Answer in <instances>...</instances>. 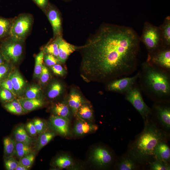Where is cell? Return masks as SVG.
<instances>
[{
	"label": "cell",
	"instance_id": "1",
	"mask_svg": "<svg viewBox=\"0 0 170 170\" xmlns=\"http://www.w3.org/2000/svg\"><path fill=\"white\" fill-rule=\"evenodd\" d=\"M140 42V37L130 27L103 24L79 47L83 77L104 82L131 74L137 68Z\"/></svg>",
	"mask_w": 170,
	"mask_h": 170
},
{
	"label": "cell",
	"instance_id": "2",
	"mask_svg": "<svg viewBox=\"0 0 170 170\" xmlns=\"http://www.w3.org/2000/svg\"><path fill=\"white\" fill-rule=\"evenodd\" d=\"M142 132L139 135L131 145L129 154L130 157L139 163L144 162L153 155V151L160 142L165 141L167 135L148 118Z\"/></svg>",
	"mask_w": 170,
	"mask_h": 170
},
{
	"label": "cell",
	"instance_id": "3",
	"mask_svg": "<svg viewBox=\"0 0 170 170\" xmlns=\"http://www.w3.org/2000/svg\"><path fill=\"white\" fill-rule=\"evenodd\" d=\"M143 83L148 93L158 98L168 96L170 81L166 73L147 61L143 63Z\"/></svg>",
	"mask_w": 170,
	"mask_h": 170
},
{
	"label": "cell",
	"instance_id": "4",
	"mask_svg": "<svg viewBox=\"0 0 170 170\" xmlns=\"http://www.w3.org/2000/svg\"><path fill=\"white\" fill-rule=\"evenodd\" d=\"M141 42L145 46L148 54L155 52L163 45L159 26L146 21L144 22L142 35L140 37Z\"/></svg>",
	"mask_w": 170,
	"mask_h": 170
},
{
	"label": "cell",
	"instance_id": "5",
	"mask_svg": "<svg viewBox=\"0 0 170 170\" xmlns=\"http://www.w3.org/2000/svg\"><path fill=\"white\" fill-rule=\"evenodd\" d=\"M24 42L9 37L2 42L0 51L6 62L16 63L19 61L23 53Z\"/></svg>",
	"mask_w": 170,
	"mask_h": 170
},
{
	"label": "cell",
	"instance_id": "6",
	"mask_svg": "<svg viewBox=\"0 0 170 170\" xmlns=\"http://www.w3.org/2000/svg\"><path fill=\"white\" fill-rule=\"evenodd\" d=\"M32 17L28 14H22L12 22L9 36L14 39L24 41L31 29Z\"/></svg>",
	"mask_w": 170,
	"mask_h": 170
},
{
	"label": "cell",
	"instance_id": "7",
	"mask_svg": "<svg viewBox=\"0 0 170 170\" xmlns=\"http://www.w3.org/2000/svg\"><path fill=\"white\" fill-rule=\"evenodd\" d=\"M89 159L97 168L104 169L111 164L113 158L109 150L105 147L99 146L94 148L91 151Z\"/></svg>",
	"mask_w": 170,
	"mask_h": 170
},
{
	"label": "cell",
	"instance_id": "8",
	"mask_svg": "<svg viewBox=\"0 0 170 170\" xmlns=\"http://www.w3.org/2000/svg\"><path fill=\"white\" fill-rule=\"evenodd\" d=\"M126 99L139 112L144 120L151 114V110L144 102L139 90L132 88L126 93Z\"/></svg>",
	"mask_w": 170,
	"mask_h": 170
},
{
	"label": "cell",
	"instance_id": "9",
	"mask_svg": "<svg viewBox=\"0 0 170 170\" xmlns=\"http://www.w3.org/2000/svg\"><path fill=\"white\" fill-rule=\"evenodd\" d=\"M147 61L166 70L170 69V46H163L148 54Z\"/></svg>",
	"mask_w": 170,
	"mask_h": 170
},
{
	"label": "cell",
	"instance_id": "10",
	"mask_svg": "<svg viewBox=\"0 0 170 170\" xmlns=\"http://www.w3.org/2000/svg\"><path fill=\"white\" fill-rule=\"evenodd\" d=\"M139 74L138 73L132 76L115 79L108 85V88L110 91L126 93L133 88Z\"/></svg>",
	"mask_w": 170,
	"mask_h": 170
},
{
	"label": "cell",
	"instance_id": "11",
	"mask_svg": "<svg viewBox=\"0 0 170 170\" xmlns=\"http://www.w3.org/2000/svg\"><path fill=\"white\" fill-rule=\"evenodd\" d=\"M73 132L76 137H81L93 133L98 129V126L92 122L85 120L77 116L76 117Z\"/></svg>",
	"mask_w": 170,
	"mask_h": 170
},
{
	"label": "cell",
	"instance_id": "12",
	"mask_svg": "<svg viewBox=\"0 0 170 170\" xmlns=\"http://www.w3.org/2000/svg\"><path fill=\"white\" fill-rule=\"evenodd\" d=\"M70 120L53 115L49 118V122L53 129L61 135L67 136L70 133Z\"/></svg>",
	"mask_w": 170,
	"mask_h": 170
},
{
	"label": "cell",
	"instance_id": "13",
	"mask_svg": "<svg viewBox=\"0 0 170 170\" xmlns=\"http://www.w3.org/2000/svg\"><path fill=\"white\" fill-rule=\"evenodd\" d=\"M59 49L58 60L61 63H64L69 56L79 47L68 43L60 35L55 39Z\"/></svg>",
	"mask_w": 170,
	"mask_h": 170
},
{
	"label": "cell",
	"instance_id": "14",
	"mask_svg": "<svg viewBox=\"0 0 170 170\" xmlns=\"http://www.w3.org/2000/svg\"><path fill=\"white\" fill-rule=\"evenodd\" d=\"M47 17L52 27L54 37L60 35L61 32V22L58 10L53 6L50 5L48 8Z\"/></svg>",
	"mask_w": 170,
	"mask_h": 170
},
{
	"label": "cell",
	"instance_id": "15",
	"mask_svg": "<svg viewBox=\"0 0 170 170\" xmlns=\"http://www.w3.org/2000/svg\"><path fill=\"white\" fill-rule=\"evenodd\" d=\"M16 96H21L25 90L26 83L20 72L15 70L10 72L9 76Z\"/></svg>",
	"mask_w": 170,
	"mask_h": 170
},
{
	"label": "cell",
	"instance_id": "16",
	"mask_svg": "<svg viewBox=\"0 0 170 170\" xmlns=\"http://www.w3.org/2000/svg\"><path fill=\"white\" fill-rule=\"evenodd\" d=\"M25 113L33 110L42 107L44 104L43 100L40 98L29 99L24 97L18 99Z\"/></svg>",
	"mask_w": 170,
	"mask_h": 170
},
{
	"label": "cell",
	"instance_id": "17",
	"mask_svg": "<svg viewBox=\"0 0 170 170\" xmlns=\"http://www.w3.org/2000/svg\"><path fill=\"white\" fill-rule=\"evenodd\" d=\"M153 155L156 159L168 162L170 159V149L164 141L159 142L155 148Z\"/></svg>",
	"mask_w": 170,
	"mask_h": 170
},
{
	"label": "cell",
	"instance_id": "18",
	"mask_svg": "<svg viewBox=\"0 0 170 170\" xmlns=\"http://www.w3.org/2000/svg\"><path fill=\"white\" fill-rule=\"evenodd\" d=\"M86 103L81 95L74 90H72L69 96L67 104L74 116H76L78 110L83 104Z\"/></svg>",
	"mask_w": 170,
	"mask_h": 170
},
{
	"label": "cell",
	"instance_id": "19",
	"mask_svg": "<svg viewBox=\"0 0 170 170\" xmlns=\"http://www.w3.org/2000/svg\"><path fill=\"white\" fill-rule=\"evenodd\" d=\"M157 117L162 125L168 129L170 128V109L169 107L160 105L155 106Z\"/></svg>",
	"mask_w": 170,
	"mask_h": 170
},
{
	"label": "cell",
	"instance_id": "20",
	"mask_svg": "<svg viewBox=\"0 0 170 170\" xmlns=\"http://www.w3.org/2000/svg\"><path fill=\"white\" fill-rule=\"evenodd\" d=\"M53 164L60 169H68L74 167L75 162L72 158L68 154L59 156L54 159Z\"/></svg>",
	"mask_w": 170,
	"mask_h": 170
},
{
	"label": "cell",
	"instance_id": "21",
	"mask_svg": "<svg viewBox=\"0 0 170 170\" xmlns=\"http://www.w3.org/2000/svg\"><path fill=\"white\" fill-rule=\"evenodd\" d=\"M14 135L15 141L30 145L33 142L32 138L27 133L23 125L18 126L14 130Z\"/></svg>",
	"mask_w": 170,
	"mask_h": 170
},
{
	"label": "cell",
	"instance_id": "22",
	"mask_svg": "<svg viewBox=\"0 0 170 170\" xmlns=\"http://www.w3.org/2000/svg\"><path fill=\"white\" fill-rule=\"evenodd\" d=\"M70 110L68 104L64 102L55 104L52 108L53 115L65 118L70 120L71 116Z\"/></svg>",
	"mask_w": 170,
	"mask_h": 170
},
{
	"label": "cell",
	"instance_id": "23",
	"mask_svg": "<svg viewBox=\"0 0 170 170\" xmlns=\"http://www.w3.org/2000/svg\"><path fill=\"white\" fill-rule=\"evenodd\" d=\"M163 45L170 46V17H166L163 23L159 26Z\"/></svg>",
	"mask_w": 170,
	"mask_h": 170
},
{
	"label": "cell",
	"instance_id": "24",
	"mask_svg": "<svg viewBox=\"0 0 170 170\" xmlns=\"http://www.w3.org/2000/svg\"><path fill=\"white\" fill-rule=\"evenodd\" d=\"M55 135V132L48 131L39 134L36 144V150H40L50 142Z\"/></svg>",
	"mask_w": 170,
	"mask_h": 170
},
{
	"label": "cell",
	"instance_id": "25",
	"mask_svg": "<svg viewBox=\"0 0 170 170\" xmlns=\"http://www.w3.org/2000/svg\"><path fill=\"white\" fill-rule=\"evenodd\" d=\"M4 158L13 156L14 155L16 141L9 137L5 138L3 141Z\"/></svg>",
	"mask_w": 170,
	"mask_h": 170
},
{
	"label": "cell",
	"instance_id": "26",
	"mask_svg": "<svg viewBox=\"0 0 170 170\" xmlns=\"http://www.w3.org/2000/svg\"><path fill=\"white\" fill-rule=\"evenodd\" d=\"M76 116L91 122H93L94 119L93 110L86 103L83 104L79 108Z\"/></svg>",
	"mask_w": 170,
	"mask_h": 170
},
{
	"label": "cell",
	"instance_id": "27",
	"mask_svg": "<svg viewBox=\"0 0 170 170\" xmlns=\"http://www.w3.org/2000/svg\"><path fill=\"white\" fill-rule=\"evenodd\" d=\"M4 108L9 112L16 115H21L25 112L18 99L4 103Z\"/></svg>",
	"mask_w": 170,
	"mask_h": 170
},
{
	"label": "cell",
	"instance_id": "28",
	"mask_svg": "<svg viewBox=\"0 0 170 170\" xmlns=\"http://www.w3.org/2000/svg\"><path fill=\"white\" fill-rule=\"evenodd\" d=\"M32 152V149L30 145L16 141L14 155L20 159Z\"/></svg>",
	"mask_w": 170,
	"mask_h": 170
},
{
	"label": "cell",
	"instance_id": "29",
	"mask_svg": "<svg viewBox=\"0 0 170 170\" xmlns=\"http://www.w3.org/2000/svg\"><path fill=\"white\" fill-rule=\"evenodd\" d=\"M12 22L9 19L0 17V39L9 35Z\"/></svg>",
	"mask_w": 170,
	"mask_h": 170
},
{
	"label": "cell",
	"instance_id": "30",
	"mask_svg": "<svg viewBox=\"0 0 170 170\" xmlns=\"http://www.w3.org/2000/svg\"><path fill=\"white\" fill-rule=\"evenodd\" d=\"M42 93L41 88L37 85H31L25 90L24 98L35 99L40 98Z\"/></svg>",
	"mask_w": 170,
	"mask_h": 170
},
{
	"label": "cell",
	"instance_id": "31",
	"mask_svg": "<svg viewBox=\"0 0 170 170\" xmlns=\"http://www.w3.org/2000/svg\"><path fill=\"white\" fill-rule=\"evenodd\" d=\"M44 53L43 50L41 51L36 56L34 70L35 77L39 78L43 66V56Z\"/></svg>",
	"mask_w": 170,
	"mask_h": 170
},
{
	"label": "cell",
	"instance_id": "32",
	"mask_svg": "<svg viewBox=\"0 0 170 170\" xmlns=\"http://www.w3.org/2000/svg\"><path fill=\"white\" fill-rule=\"evenodd\" d=\"M134 161L131 157L124 158L119 163L118 169L120 170H134L136 167V165Z\"/></svg>",
	"mask_w": 170,
	"mask_h": 170
},
{
	"label": "cell",
	"instance_id": "33",
	"mask_svg": "<svg viewBox=\"0 0 170 170\" xmlns=\"http://www.w3.org/2000/svg\"><path fill=\"white\" fill-rule=\"evenodd\" d=\"M62 87L59 82H54L52 83L48 93V97L50 99L55 98L61 94Z\"/></svg>",
	"mask_w": 170,
	"mask_h": 170
},
{
	"label": "cell",
	"instance_id": "34",
	"mask_svg": "<svg viewBox=\"0 0 170 170\" xmlns=\"http://www.w3.org/2000/svg\"><path fill=\"white\" fill-rule=\"evenodd\" d=\"M43 50L45 54H52L58 58V46L55 39L51 43L46 45Z\"/></svg>",
	"mask_w": 170,
	"mask_h": 170
},
{
	"label": "cell",
	"instance_id": "35",
	"mask_svg": "<svg viewBox=\"0 0 170 170\" xmlns=\"http://www.w3.org/2000/svg\"><path fill=\"white\" fill-rule=\"evenodd\" d=\"M150 169L153 170H168L170 166L167 162L156 159L152 162L150 163Z\"/></svg>",
	"mask_w": 170,
	"mask_h": 170
},
{
	"label": "cell",
	"instance_id": "36",
	"mask_svg": "<svg viewBox=\"0 0 170 170\" xmlns=\"http://www.w3.org/2000/svg\"><path fill=\"white\" fill-rule=\"evenodd\" d=\"M35 127L38 134L47 131L48 126L44 121L39 118H36L33 121Z\"/></svg>",
	"mask_w": 170,
	"mask_h": 170
},
{
	"label": "cell",
	"instance_id": "37",
	"mask_svg": "<svg viewBox=\"0 0 170 170\" xmlns=\"http://www.w3.org/2000/svg\"><path fill=\"white\" fill-rule=\"evenodd\" d=\"M35 158V155L31 153L23 157L20 159L19 162L24 166L29 169L33 164Z\"/></svg>",
	"mask_w": 170,
	"mask_h": 170
},
{
	"label": "cell",
	"instance_id": "38",
	"mask_svg": "<svg viewBox=\"0 0 170 170\" xmlns=\"http://www.w3.org/2000/svg\"><path fill=\"white\" fill-rule=\"evenodd\" d=\"M15 97L10 91L0 87V100L4 103L13 100Z\"/></svg>",
	"mask_w": 170,
	"mask_h": 170
},
{
	"label": "cell",
	"instance_id": "39",
	"mask_svg": "<svg viewBox=\"0 0 170 170\" xmlns=\"http://www.w3.org/2000/svg\"><path fill=\"white\" fill-rule=\"evenodd\" d=\"M9 63L5 62L0 65V83L8 78L10 73Z\"/></svg>",
	"mask_w": 170,
	"mask_h": 170
},
{
	"label": "cell",
	"instance_id": "40",
	"mask_svg": "<svg viewBox=\"0 0 170 170\" xmlns=\"http://www.w3.org/2000/svg\"><path fill=\"white\" fill-rule=\"evenodd\" d=\"M19 163L14 156L4 158V166L7 170H15Z\"/></svg>",
	"mask_w": 170,
	"mask_h": 170
},
{
	"label": "cell",
	"instance_id": "41",
	"mask_svg": "<svg viewBox=\"0 0 170 170\" xmlns=\"http://www.w3.org/2000/svg\"><path fill=\"white\" fill-rule=\"evenodd\" d=\"M43 61L47 66H50L60 63L57 58L52 54H44Z\"/></svg>",
	"mask_w": 170,
	"mask_h": 170
},
{
	"label": "cell",
	"instance_id": "42",
	"mask_svg": "<svg viewBox=\"0 0 170 170\" xmlns=\"http://www.w3.org/2000/svg\"><path fill=\"white\" fill-rule=\"evenodd\" d=\"M25 128L30 137L32 138L36 137L38 134L33 121H30L27 122L25 126Z\"/></svg>",
	"mask_w": 170,
	"mask_h": 170
},
{
	"label": "cell",
	"instance_id": "43",
	"mask_svg": "<svg viewBox=\"0 0 170 170\" xmlns=\"http://www.w3.org/2000/svg\"><path fill=\"white\" fill-rule=\"evenodd\" d=\"M50 77V74L48 68L44 65H43L42 70L39 76L40 81L41 84L46 83L48 81Z\"/></svg>",
	"mask_w": 170,
	"mask_h": 170
},
{
	"label": "cell",
	"instance_id": "44",
	"mask_svg": "<svg viewBox=\"0 0 170 170\" xmlns=\"http://www.w3.org/2000/svg\"><path fill=\"white\" fill-rule=\"evenodd\" d=\"M0 87L5 88L9 90L15 97L16 96V95L13 89L11 81L9 77L3 80L0 83Z\"/></svg>",
	"mask_w": 170,
	"mask_h": 170
},
{
	"label": "cell",
	"instance_id": "45",
	"mask_svg": "<svg viewBox=\"0 0 170 170\" xmlns=\"http://www.w3.org/2000/svg\"><path fill=\"white\" fill-rule=\"evenodd\" d=\"M50 68L53 72L57 75L62 76H63L65 73L64 69L62 66L59 64L51 66Z\"/></svg>",
	"mask_w": 170,
	"mask_h": 170
},
{
	"label": "cell",
	"instance_id": "46",
	"mask_svg": "<svg viewBox=\"0 0 170 170\" xmlns=\"http://www.w3.org/2000/svg\"><path fill=\"white\" fill-rule=\"evenodd\" d=\"M41 8L45 9L48 6V0H33Z\"/></svg>",
	"mask_w": 170,
	"mask_h": 170
},
{
	"label": "cell",
	"instance_id": "47",
	"mask_svg": "<svg viewBox=\"0 0 170 170\" xmlns=\"http://www.w3.org/2000/svg\"><path fill=\"white\" fill-rule=\"evenodd\" d=\"M29 169L19 162V164L15 170H28Z\"/></svg>",
	"mask_w": 170,
	"mask_h": 170
},
{
	"label": "cell",
	"instance_id": "48",
	"mask_svg": "<svg viewBox=\"0 0 170 170\" xmlns=\"http://www.w3.org/2000/svg\"><path fill=\"white\" fill-rule=\"evenodd\" d=\"M4 58L0 51V65L4 63L5 62Z\"/></svg>",
	"mask_w": 170,
	"mask_h": 170
}]
</instances>
